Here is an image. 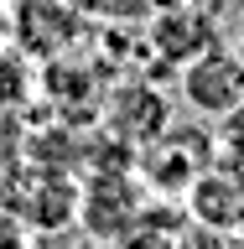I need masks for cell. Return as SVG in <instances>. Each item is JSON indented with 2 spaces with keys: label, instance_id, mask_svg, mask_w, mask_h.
Wrapping results in <instances>:
<instances>
[{
  "label": "cell",
  "instance_id": "obj_4",
  "mask_svg": "<svg viewBox=\"0 0 244 249\" xmlns=\"http://www.w3.org/2000/svg\"><path fill=\"white\" fill-rule=\"evenodd\" d=\"M182 99L198 114L218 120L224 109H234L244 99V57H234L224 47H203L198 57L182 62Z\"/></svg>",
  "mask_w": 244,
  "mask_h": 249
},
{
  "label": "cell",
  "instance_id": "obj_10",
  "mask_svg": "<svg viewBox=\"0 0 244 249\" xmlns=\"http://www.w3.org/2000/svg\"><path fill=\"white\" fill-rule=\"evenodd\" d=\"M0 47H11V0H0Z\"/></svg>",
  "mask_w": 244,
  "mask_h": 249
},
{
  "label": "cell",
  "instance_id": "obj_9",
  "mask_svg": "<svg viewBox=\"0 0 244 249\" xmlns=\"http://www.w3.org/2000/svg\"><path fill=\"white\" fill-rule=\"evenodd\" d=\"M109 249H182V233H177V229H156L151 202H146L135 223H130L120 239H109Z\"/></svg>",
  "mask_w": 244,
  "mask_h": 249
},
{
  "label": "cell",
  "instance_id": "obj_3",
  "mask_svg": "<svg viewBox=\"0 0 244 249\" xmlns=\"http://www.w3.org/2000/svg\"><path fill=\"white\" fill-rule=\"evenodd\" d=\"M208 166H213V145L198 151V135H192V130H171V124L151 140V145L135 151L140 187H146V192H161V197H182Z\"/></svg>",
  "mask_w": 244,
  "mask_h": 249
},
{
  "label": "cell",
  "instance_id": "obj_7",
  "mask_svg": "<svg viewBox=\"0 0 244 249\" xmlns=\"http://www.w3.org/2000/svg\"><path fill=\"white\" fill-rule=\"evenodd\" d=\"M37 99V62L16 47H0V114H16Z\"/></svg>",
  "mask_w": 244,
  "mask_h": 249
},
{
  "label": "cell",
  "instance_id": "obj_1",
  "mask_svg": "<svg viewBox=\"0 0 244 249\" xmlns=\"http://www.w3.org/2000/svg\"><path fill=\"white\" fill-rule=\"evenodd\" d=\"M83 42V11L73 0H16L11 5V47L26 52L37 68L68 57Z\"/></svg>",
  "mask_w": 244,
  "mask_h": 249
},
{
  "label": "cell",
  "instance_id": "obj_8",
  "mask_svg": "<svg viewBox=\"0 0 244 249\" xmlns=\"http://www.w3.org/2000/svg\"><path fill=\"white\" fill-rule=\"evenodd\" d=\"M213 161L244 171V99L213 120Z\"/></svg>",
  "mask_w": 244,
  "mask_h": 249
},
{
  "label": "cell",
  "instance_id": "obj_2",
  "mask_svg": "<svg viewBox=\"0 0 244 249\" xmlns=\"http://www.w3.org/2000/svg\"><path fill=\"white\" fill-rule=\"evenodd\" d=\"M146 187H140L135 166H109V171H89V187H78V223L94 239H120L146 208Z\"/></svg>",
  "mask_w": 244,
  "mask_h": 249
},
{
  "label": "cell",
  "instance_id": "obj_5",
  "mask_svg": "<svg viewBox=\"0 0 244 249\" xmlns=\"http://www.w3.org/2000/svg\"><path fill=\"white\" fill-rule=\"evenodd\" d=\"M167 124H171V104H167L161 89H151V83H120V89L109 93L104 130L120 135V145L140 151V145H151Z\"/></svg>",
  "mask_w": 244,
  "mask_h": 249
},
{
  "label": "cell",
  "instance_id": "obj_6",
  "mask_svg": "<svg viewBox=\"0 0 244 249\" xmlns=\"http://www.w3.org/2000/svg\"><path fill=\"white\" fill-rule=\"evenodd\" d=\"M182 197H187V213L198 218V229L239 233V223H244V171L239 166L213 161V166L203 171Z\"/></svg>",
  "mask_w": 244,
  "mask_h": 249
}]
</instances>
